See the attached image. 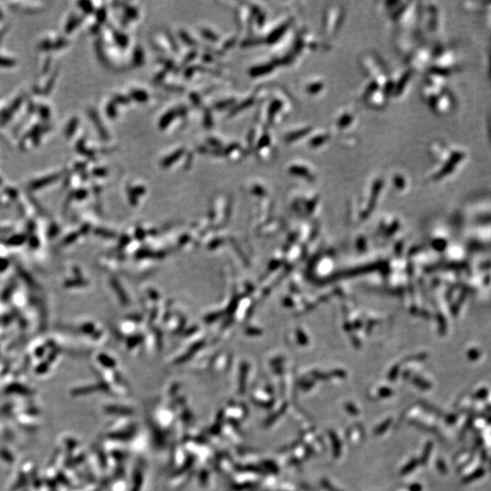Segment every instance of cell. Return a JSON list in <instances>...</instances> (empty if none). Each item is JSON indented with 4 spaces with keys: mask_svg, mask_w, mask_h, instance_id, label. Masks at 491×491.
<instances>
[{
    "mask_svg": "<svg viewBox=\"0 0 491 491\" xmlns=\"http://www.w3.org/2000/svg\"><path fill=\"white\" fill-rule=\"evenodd\" d=\"M361 71L367 79L376 82L381 86L390 98L391 75L388 72L383 60L374 53H365L360 58Z\"/></svg>",
    "mask_w": 491,
    "mask_h": 491,
    "instance_id": "6da1fadb",
    "label": "cell"
},
{
    "mask_svg": "<svg viewBox=\"0 0 491 491\" xmlns=\"http://www.w3.org/2000/svg\"><path fill=\"white\" fill-rule=\"evenodd\" d=\"M382 11L392 24L407 31V28L412 25L413 14L416 12V8L411 2L387 1L382 2Z\"/></svg>",
    "mask_w": 491,
    "mask_h": 491,
    "instance_id": "7a4b0ae2",
    "label": "cell"
},
{
    "mask_svg": "<svg viewBox=\"0 0 491 491\" xmlns=\"http://www.w3.org/2000/svg\"><path fill=\"white\" fill-rule=\"evenodd\" d=\"M358 121L359 114L353 106H343L335 112L334 117L332 118V128L330 131L332 132L333 136H340L341 139L343 138L344 140L346 138L353 137L350 132L357 126Z\"/></svg>",
    "mask_w": 491,
    "mask_h": 491,
    "instance_id": "3957f363",
    "label": "cell"
},
{
    "mask_svg": "<svg viewBox=\"0 0 491 491\" xmlns=\"http://www.w3.org/2000/svg\"><path fill=\"white\" fill-rule=\"evenodd\" d=\"M294 108L293 98L285 89H278L269 103L267 119L271 124L284 121Z\"/></svg>",
    "mask_w": 491,
    "mask_h": 491,
    "instance_id": "277c9868",
    "label": "cell"
},
{
    "mask_svg": "<svg viewBox=\"0 0 491 491\" xmlns=\"http://www.w3.org/2000/svg\"><path fill=\"white\" fill-rule=\"evenodd\" d=\"M360 90V100L370 109L382 110L386 107L390 98L386 92L376 82L367 79Z\"/></svg>",
    "mask_w": 491,
    "mask_h": 491,
    "instance_id": "5b68a950",
    "label": "cell"
},
{
    "mask_svg": "<svg viewBox=\"0 0 491 491\" xmlns=\"http://www.w3.org/2000/svg\"><path fill=\"white\" fill-rule=\"evenodd\" d=\"M346 20V10L341 6L327 7L323 15L322 32L324 37L330 40L336 37L344 25Z\"/></svg>",
    "mask_w": 491,
    "mask_h": 491,
    "instance_id": "8992f818",
    "label": "cell"
},
{
    "mask_svg": "<svg viewBox=\"0 0 491 491\" xmlns=\"http://www.w3.org/2000/svg\"><path fill=\"white\" fill-rule=\"evenodd\" d=\"M300 88L305 96L311 98H320L327 89L326 79L319 75H309L302 79Z\"/></svg>",
    "mask_w": 491,
    "mask_h": 491,
    "instance_id": "52a82bcc",
    "label": "cell"
},
{
    "mask_svg": "<svg viewBox=\"0 0 491 491\" xmlns=\"http://www.w3.org/2000/svg\"><path fill=\"white\" fill-rule=\"evenodd\" d=\"M413 69L407 67L396 73L395 76H391V85H390V99L400 98L405 95L410 81L412 79Z\"/></svg>",
    "mask_w": 491,
    "mask_h": 491,
    "instance_id": "ba28073f",
    "label": "cell"
},
{
    "mask_svg": "<svg viewBox=\"0 0 491 491\" xmlns=\"http://www.w3.org/2000/svg\"><path fill=\"white\" fill-rule=\"evenodd\" d=\"M333 137L334 136L331 131L315 127L313 131L308 135L303 143H305L306 147L310 150H321L330 143Z\"/></svg>",
    "mask_w": 491,
    "mask_h": 491,
    "instance_id": "9c48e42d",
    "label": "cell"
},
{
    "mask_svg": "<svg viewBox=\"0 0 491 491\" xmlns=\"http://www.w3.org/2000/svg\"><path fill=\"white\" fill-rule=\"evenodd\" d=\"M314 128L315 126L313 125H295L285 131V133L283 134V140L288 145L303 143Z\"/></svg>",
    "mask_w": 491,
    "mask_h": 491,
    "instance_id": "30bf717a",
    "label": "cell"
},
{
    "mask_svg": "<svg viewBox=\"0 0 491 491\" xmlns=\"http://www.w3.org/2000/svg\"><path fill=\"white\" fill-rule=\"evenodd\" d=\"M287 171L291 176L304 177V178H314L316 171L314 165L303 158H293L287 165Z\"/></svg>",
    "mask_w": 491,
    "mask_h": 491,
    "instance_id": "8fae6325",
    "label": "cell"
}]
</instances>
